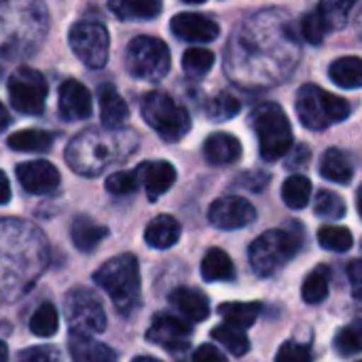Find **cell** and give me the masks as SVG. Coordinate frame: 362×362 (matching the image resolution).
<instances>
[{
  "mask_svg": "<svg viewBox=\"0 0 362 362\" xmlns=\"http://www.w3.org/2000/svg\"><path fill=\"white\" fill-rule=\"evenodd\" d=\"M49 263V246L38 227L21 218H0V301L23 297Z\"/></svg>",
  "mask_w": 362,
  "mask_h": 362,
  "instance_id": "cell-1",
  "label": "cell"
},
{
  "mask_svg": "<svg viewBox=\"0 0 362 362\" xmlns=\"http://www.w3.org/2000/svg\"><path fill=\"white\" fill-rule=\"evenodd\" d=\"M136 144L138 138L132 129L89 127L70 140L66 146V161L76 174L91 178L125 161Z\"/></svg>",
  "mask_w": 362,
  "mask_h": 362,
  "instance_id": "cell-2",
  "label": "cell"
},
{
  "mask_svg": "<svg viewBox=\"0 0 362 362\" xmlns=\"http://www.w3.org/2000/svg\"><path fill=\"white\" fill-rule=\"evenodd\" d=\"M45 32L47 11L40 0L0 2V66L32 55Z\"/></svg>",
  "mask_w": 362,
  "mask_h": 362,
  "instance_id": "cell-3",
  "label": "cell"
},
{
  "mask_svg": "<svg viewBox=\"0 0 362 362\" xmlns=\"http://www.w3.org/2000/svg\"><path fill=\"white\" fill-rule=\"evenodd\" d=\"M95 284L108 293L115 308L127 316L140 301V267L138 259L129 252L108 259L95 274Z\"/></svg>",
  "mask_w": 362,
  "mask_h": 362,
  "instance_id": "cell-4",
  "label": "cell"
},
{
  "mask_svg": "<svg viewBox=\"0 0 362 362\" xmlns=\"http://www.w3.org/2000/svg\"><path fill=\"white\" fill-rule=\"evenodd\" d=\"M250 125L259 140V151L265 161H278L293 146V129L286 112L274 104L263 102L250 112Z\"/></svg>",
  "mask_w": 362,
  "mask_h": 362,
  "instance_id": "cell-5",
  "label": "cell"
},
{
  "mask_svg": "<svg viewBox=\"0 0 362 362\" xmlns=\"http://www.w3.org/2000/svg\"><path fill=\"white\" fill-rule=\"evenodd\" d=\"M295 106H297V115L301 123L308 129H316V132L327 129L335 123H341L350 115V104L344 98L329 93L312 83L303 85L297 91Z\"/></svg>",
  "mask_w": 362,
  "mask_h": 362,
  "instance_id": "cell-6",
  "label": "cell"
},
{
  "mask_svg": "<svg viewBox=\"0 0 362 362\" xmlns=\"http://www.w3.org/2000/svg\"><path fill=\"white\" fill-rule=\"evenodd\" d=\"M301 248V235L288 229H272L257 238L250 246L248 259L257 276L267 278L280 272Z\"/></svg>",
  "mask_w": 362,
  "mask_h": 362,
  "instance_id": "cell-7",
  "label": "cell"
},
{
  "mask_svg": "<svg viewBox=\"0 0 362 362\" xmlns=\"http://www.w3.org/2000/svg\"><path fill=\"white\" fill-rule=\"evenodd\" d=\"M142 119L165 140L178 142L191 129V117L185 106L163 91H151L142 98L140 104Z\"/></svg>",
  "mask_w": 362,
  "mask_h": 362,
  "instance_id": "cell-8",
  "label": "cell"
},
{
  "mask_svg": "<svg viewBox=\"0 0 362 362\" xmlns=\"http://www.w3.org/2000/svg\"><path fill=\"white\" fill-rule=\"evenodd\" d=\"M170 49L161 38L136 36L125 51V66L129 74L142 81H161L170 72Z\"/></svg>",
  "mask_w": 362,
  "mask_h": 362,
  "instance_id": "cell-9",
  "label": "cell"
},
{
  "mask_svg": "<svg viewBox=\"0 0 362 362\" xmlns=\"http://www.w3.org/2000/svg\"><path fill=\"white\" fill-rule=\"evenodd\" d=\"M66 320L72 333L98 335L106 329V314L93 291L85 286H74L64 297Z\"/></svg>",
  "mask_w": 362,
  "mask_h": 362,
  "instance_id": "cell-10",
  "label": "cell"
},
{
  "mask_svg": "<svg viewBox=\"0 0 362 362\" xmlns=\"http://www.w3.org/2000/svg\"><path fill=\"white\" fill-rule=\"evenodd\" d=\"M74 55L91 70H100L108 62L110 36L108 30L98 21H78L68 34Z\"/></svg>",
  "mask_w": 362,
  "mask_h": 362,
  "instance_id": "cell-11",
  "label": "cell"
},
{
  "mask_svg": "<svg viewBox=\"0 0 362 362\" xmlns=\"http://www.w3.org/2000/svg\"><path fill=\"white\" fill-rule=\"evenodd\" d=\"M8 98L17 112L40 115L47 100V81L34 68H17L8 78Z\"/></svg>",
  "mask_w": 362,
  "mask_h": 362,
  "instance_id": "cell-12",
  "label": "cell"
},
{
  "mask_svg": "<svg viewBox=\"0 0 362 362\" xmlns=\"http://www.w3.org/2000/svg\"><path fill=\"white\" fill-rule=\"evenodd\" d=\"M257 218V210L255 206L238 195H227L216 199L210 210H208V221L210 225H214L216 229H225V231H233V229H242L252 225Z\"/></svg>",
  "mask_w": 362,
  "mask_h": 362,
  "instance_id": "cell-13",
  "label": "cell"
},
{
  "mask_svg": "<svg viewBox=\"0 0 362 362\" xmlns=\"http://www.w3.org/2000/svg\"><path fill=\"white\" fill-rule=\"evenodd\" d=\"M146 339L170 352L185 350L191 344V327L172 314H157L146 331Z\"/></svg>",
  "mask_w": 362,
  "mask_h": 362,
  "instance_id": "cell-14",
  "label": "cell"
},
{
  "mask_svg": "<svg viewBox=\"0 0 362 362\" xmlns=\"http://www.w3.org/2000/svg\"><path fill=\"white\" fill-rule=\"evenodd\" d=\"M21 187L32 195H49L59 187V172L49 161H28L17 165Z\"/></svg>",
  "mask_w": 362,
  "mask_h": 362,
  "instance_id": "cell-15",
  "label": "cell"
},
{
  "mask_svg": "<svg viewBox=\"0 0 362 362\" xmlns=\"http://www.w3.org/2000/svg\"><path fill=\"white\" fill-rule=\"evenodd\" d=\"M170 28L180 40L187 42H210L221 34L218 23L202 13H178Z\"/></svg>",
  "mask_w": 362,
  "mask_h": 362,
  "instance_id": "cell-16",
  "label": "cell"
},
{
  "mask_svg": "<svg viewBox=\"0 0 362 362\" xmlns=\"http://www.w3.org/2000/svg\"><path fill=\"white\" fill-rule=\"evenodd\" d=\"M59 112L66 121H83L91 115V93L85 85L68 78L59 87Z\"/></svg>",
  "mask_w": 362,
  "mask_h": 362,
  "instance_id": "cell-17",
  "label": "cell"
},
{
  "mask_svg": "<svg viewBox=\"0 0 362 362\" xmlns=\"http://www.w3.org/2000/svg\"><path fill=\"white\" fill-rule=\"evenodd\" d=\"M136 172L140 176V182L146 189L148 199L161 197L176 182V170L168 161H146V163H140Z\"/></svg>",
  "mask_w": 362,
  "mask_h": 362,
  "instance_id": "cell-18",
  "label": "cell"
},
{
  "mask_svg": "<svg viewBox=\"0 0 362 362\" xmlns=\"http://www.w3.org/2000/svg\"><path fill=\"white\" fill-rule=\"evenodd\" d=\"M204 157L212 165H231L242 157V144L233 134L216 132L204 142Z\"/></svg>",
  "mask_w": 362,
  "mask_h": 362,
  "instance_id": "cell-19",
  "label": "cell"
},
{
  "mask_svg": "<svg viewBox=\"0 0 362 362\" xmlns=\"http://www.w3.org/2000/svg\"><path fill=\"white\" fill-rule=\"evenodd\" d=\"M68 350L72 362H117V354L112 348L83 333H70Z\"/></svg>",
  "mask_w": 362,
  "mask_h": 362,
  "instance_id": "cell-20",
  "label": "cell"
},
{
  "mask_svg": "<svg viewBox=\"0 0 362 362\" xmlns=\"http://www.w3.org/2000/svg\"><path fill=\"white\" fill-rule=\"evenodd\" d=\"M98 98H100V119H102V127L108 129H117L121 127L127 117H129V108L125 104V100L119 95V91L104 83L98 87Z\"/></svg>",
  "mask_w": 362,
  "mask_h": 362,
  "instance_id": "cell-21",
  "label": "cell"
},
{
  "mask_svg": "<svg viewBox=\"0 0 362 362\" xmlns=\"http://www.w3.org/2000/svg\"><path fill=\"white\" fill-rule=\"evenodd\" d=\"M144 240L151 248L157 250L172 248L180 240V223L170 214H159L146 225Z\"/></svg>",
  "mask_w": 362,
  "mask_h": 362,
  "instance_id": "cell-22",
  "label": "cell"
},
{
  "mask_svg": "<svg viewBox=\"0 0 362 362\" xmlns=\"http://www.w3.org/2000/svg\"><path fill=\"white\" fill-rule=\"evenodd\" d=\"M172 305L191 322H204L210 316V303L204 293L195 288H176L170 297Z\"/></svg>",
  "mask_w": 362,
  "mask_h": 362,
  "instance_id": "cell-23",
  "label": "cell"
},
{
  "mask_svg": "<svg viewBox=\"0 0 362 362\" xmlns=\"http://www.w3.org/2000/svg\"><path fill=\"white\" fill-rule=\"evenodd\" d=\"M108 235V229L93 223L89 216H76L72 227H70V238L76 250L81 252H93L95 246Z\"/></svg>",
  "mask_w": 362,
  "mask_h": 362,
  "instance_id": "cell-24",
  "label": "cell"
},
{
  "mask_svg": "<svg viewBox=\"0 0 362 362\" xmlns=\"http://www.w3.org/2000/svg\"><path fill=\"white\" fill-rule=\"evenodd\" d=\"M320 174L322 178L337 182V185H348L354 176V165L350 161V155L339 151V148H329L322 155L320 161Z\"/></svg>",
  "mask_w": 362,
  "mask_h": 362,
  "instance_id": "cell-25",
  "label": "cell"
},
{
  "mask_svg": "<svg viewBox=\"0 0 362 362\" xmlns=\"http://www.w3.org/2000/svg\"><path fill=\"white\" fill-rule=\"evenodd\" d=\"M108 8L125 21L153 19L161 13V0H108Z\"/></svg>",
  "mask_w": 362,
  "mask_h": 362,
  "instance_id": "cell-26",
  "label": "cell"
},
{
  "mask_svg": "<svg viewBox=\"0 0 362 362\" xmlns=\"http://www.w3.org/2000/svg\"><path fill=\"white\" fill-rule=\"evenodd\" d=\"M202 278L206 282H227L235 278L233 263L229 255L221 248H210L202 261Z\"/></svg>",
  "mask_w": 362,
  "mask_h": 362,
  "instance_id": "cell-27",
  "label": "cell"
},
{
  "mask_svg": "<svg viewBox=\"0 0 362 362\" xmlns=\"http://www.w3.org/2000/svg\"><path fill=\"white\" fill-rule=\"evenodd\" d=\"M329 76L344 89H358L362 87V59L354 55L335 59L329 68Z\"/></svg>",
  "mask_w": 362,
  "mask_h": 362,
  "instance_id": "cell-28",
  "label": "cell"
},
{
  "mask_svg": "<svg viewBox=\"0 0 362 362\" xmlns=\"http://www.w3.org/2000/svg\"><path fill=\"white\" fill-rule=\"evenodd\" d=\"M261 303L252 301V303H221L218 305V314L227 320V325L235 327V329H250L259 314H261Z\"/></svg>",
  "mask_w": 362,
  "mask_h": 362,
  "instance_id": "cell-29",
  "label": "cell"
},
{
  "mask_svg": "<svg viewBox=\"0 0 362 362\" xmlns=\"http://www.w3.org/2000/svg\"><path fill=\"white\" fill-rule=\"evenodd\" d=\"M11 148L21 151V153H45L53 144V136L45 129H21L8 136L6 142Z\"/></svg>",
  "mask_w": 362,
  "mask_h": 362,
  "instance_id": "cell-30",
  "label": "cell"
},
{
  "mask_svg": "<svg viewBox=\"0 0 362 362\" xmlns=\"http://www.w3.org/2000/svg\"><path fill=\"white\" fill-rule=\"evenodd\" d=\"M356 2L358 0H320L316 11L325 19L329 32H333V30H341L346 25V21H348L352 8L356 6Z\"/></svg>",
  "mask_w": 362,
  "mask_h": 362,
  "instance_id": "cell-31",
  "label": "cell"
},
{
  "mask_svg": "<svg viewBox=\"0 0 362 362\" xmlns=\"http://www.w3.org/2000/svg\"><path fill=\"white\" fill-rule=\"evenodd\" d=\"M310 197H312V182L301 176V174H295L291 178L284 180L282 185V199L288 208L293 210H301L310 204Z\"/></svg>",
  "mask_w": 362,
  "mask_h": 362,
  "instance_id": "cell-32",
  "label": "cell"
},
{
  "mask_svg": "<svg viewBox=\"0 0 362 362\" xmlns=\"http://www.w3.org/2000/svg\"><path fill=\"white\" fill-rule=\"evenodd\" d=\"M212 339L218 341L223 348H227L229 354L233 356H244L250 350V339L242 329H235L231 325H218L212 329Z\"/></svg>",
  "mask_w": 362,
  "mask_h": 362,
  "instance_id": "cell-33",
  "label": "cell"
},
{
  "mask_svg": "<svg viewBox=\"0 0 362 362\" xmlns=\"http://www.w3.org/2000/svg\"><path fill=\"white\" fill-rule=\"evenodd\" d=\"M59 329L57 310L51 303H40L30 318V331L36 337H53Z\"/></svg>",
  "mask_w": 362,
  "mask_h": 362,
  "instance_id": "cell-34",
  "label": "cell"
},
{
  "mask_svg": "<svg viewBox=\"0 0 362 362\" xmlns=\"http://www.w3.org/2000/svg\"><path fill=\"white\" fill-rule=\"evenodd\" d=\"M329 280H331V272L327 267L314 269L305 278V282H303V288H301L303 301L305 303H320V301H325L327 295H329Z\"/></svg>",
  "mask_w": 362,
  "mask_h": 362,
  "instance_id": "cell-35",
  "label": "cell"
},
{
  "mask_svg": "<svg viewBox=\"0 0 362 362\" xmlns=\"http://www.w3.org/2000/svg\"><path fill=\"white\" fill-rule=\"evenodd\" d=\"M212 66H214V53L208 49L193 47V49L185 51V55H182V68H185L187 76H191V78L206 76Z\"/></svg>",
  "mask_w": 362,
  "mask_h": 362,
  "instance_id": "cell-36",
  "label": "cell"
},
{
  "mask_svg": "<svg viewBox=\"0 0 362 362\" xmlns=\"http://www.w3.org/2000/svg\"><path fill=\"white\" fill-rule=\"evenodd\" d=\"M318 242L325 250H333V252H346L352 248L354 238L352 231L346 227H337V225H325L318 231Z\"/></svg>",
  "mask_w": 362,
  "mask_h": 362,
  "instance_id": "cell-37",
  "label": "cell"
},
{
  "mask_svg": "<svg viewBox=\"0 0 362 362\" xmlns=\"http://www.w3.org/2000/svg\"><path fill=\"white\" fill-rule=\"evenodd\" d=\"M314 210L318 216L322 218H329V221H337L341 216H346V202L333 193V191H320L316 195V202H314Z\"/></svg>",
  "mask_w": 362,
  "mask_h": 362,
  "instance_id": "cell-38",
  "label": "cell"
},
{
  "mask_svg": "<svg viewBox=\"0 0 362 362\" xmlns=\"http://www.w3.org/2000/svg\"><path fill=\"white\" fill-rule=\"evenodd\" d=\"M238 112H240V102H238V98H233L229 93H218L208 104V115L214 121H227V119L235 117Z\"/></svg>",
  "mask_w": 362,
  "mask_h": 362,
  "instance_id": "cell-39",
  "label": "cell"
},
{
  "mask_svg": "<svg viewBox=\"0 0 362 362\" xmlns=\"http://www.w3.org/2000/svg\"><path fill=\"white\" fill-rule=\"evenodd\" d=\"M140 187L138 172H115L106 178V191L112 195H129Z\"/></svg>",
  "mask_w": 362,
  "mask_h": 362,
  "instance_id": "cell-40",
  "label": "cell"
},
{
  "mask_svg": "<svg viewBox=\"0 0 362 362\" xmlns=\"http://www.w3.org/2000/svg\"><path fill=\"white\" fill-rule=\"evenodd\" d=\"M335 348L341 356H352L362 352V329L346 327L335 337Z\"/></svg>",
  "mask_w": 362,
  "mask_h": 362,
  "instance_id": "cell-41",
  "label": "cell"
},
{
  "mask_svg": "<svg viewBox=\"0 0 362 362\" xmlns=\"http://www.w3.org/2000/svg\"><path fill=\"white\" fill-rule=\"evenodd\" d=\"M301 32H303V36H305L308 42L320 45V42L325 40V36L329 34V28H327L325 19L320 17V13L314 11V13H308V15L303 17V21H301Z\"/></svg>",
  "mask_w": 362,
  "mask_h": 362,
  "instance_id": "cell-42",
  "label": "cell"
},
{
  "mask_svg": "<svg viewBox=\"0 0 362 362\" xmlns=\"http://www.w3.org/2000/svg\"><path fill=\"white\" fill-rule=\"evenodd\" d=\"M276 362H314V352L308 344L286 341L278 350Z\"/></svg>",
  "mask_w": 362,
  "mask_h": 362,
  "instance_id": "cell-43",
  "label": "cell"
},
{
  "mask_svg": "<svg viewBox=\"0 0 362 362\" xmlns=\"http://www.w3.org/2000/svg\"><path fill=\"white\" fill-rule=\"evenodd\" d=\"M17 362H57V352L51 348H30L17 356Z\"/></svg>",
  "mask_w": 362,
  "mask_h": 362,
  "instance_id": "cell-44",
  "label": "cell"
},
{
  "mask_svg": "<svg viewBox=\"0 0 362 362\" xmlns=\"http://www.w3.org/2000/svg\"><path fill=\"white\" fill-rule=\"evenodd\" d=\"M193 362H227V356L218 348L204 344L193 352Z\"/></svg>",
  "mask_w": 362,
  "mask_h": 362,
  "instance_id": "cell-45",
  "label": "cell"
},
{
  "mask_svg": "<svg viewBox=\"0 0 362 362\" xmlns=\"http://www.w3.org/2000/svg\"><path fill=\"white\" fill-rule=\"evenodd\" d=\"M348 278H350V286H352V295L356 299H362V259H356L350 263L348 267Z\"/></svg>",
  "mask_w": 362,
  "mask_h": 362,
  "instance_id": "cell-46",
  "label": "cell"
},
{
  "mask_svg": "<svg viewBox=\"0 0 362 362\" xmlns=\"http://www.w3.org/2000/svg\"><path fill=\"white\" fill-rule=\"evenodd\" d=\"M8 202H11V185H8L6 174L0 170V206H4Z\"/></svg>",
  "mask_w": 362,
  "mask_h": 362,
  "instance_id": "cell-47",
  "label": "cell"
},
{
  "mask_svg": "<svg viewBox=\"0 0 362 362\" xmlns=\"http://www.w3.org/2000/svg\"><path fill=\"white\" fill-rule=\"evenodd\" d=\"M308 157H310V153H308V146H299V155H295V157L288 161V165H293V163H295V165H299V163H303Z\"/></svg>",
  "mask_w": 362,
  "mask_h": 362,
  "instance_id": "cell-48",
  "label": "cell"
},
{
  "mask_svg": "<svg viewBox=\"0 0 362 362\" xmlns=\"http://www.w3.org/2000/svg\"><path fill=\"white\" fill-rule=\"evenodd\" d=\"M8 123H11V117H8L6 108L0 104V132H4V129L8 127Z\"/></svg>",
  "mask_w": 362,
  "mask_h": 362,
  "instance_id": "cell-49",
  "label": "cell"
},
{
  "mask_svg": "<svg viewBox=\"0 0 362 362\" xmlns=\"http://www.w3.org/2000/svg\"><path fill=\"white\" fill-rule=\"evenodd\" d=\"M0 362H8V348L4 341H0Z\"/></svg>",
  "mask_w": 362,
  "mask_h": 362,
  "instance_id": "cell-50",
  "label": "cell"
},
{
  "mask_svg": "<svg viewBox=\"0 0 362 362\" xmlns=\"http://www.w3.org/2000/svg\"><path fill=\"white\" fill-rule=\"evenodd\" d=\"M356 208H358V214H361L362 218V185L361 189H358V193H356Z\"/></svg>",
  "mask_w": 362,
  "mask_h": 362,
  "instance_id": "cell-51",
  "label": "cell"
},
{
  "mask_svg": "<svg viewBox=\"0 0 362 362\" xmlns=\"http://www.w3.org/2000/svg\"><path fill=\"white\" fill-rule=\"evenodd\" d=\"M132 362H161V361H157V358H151V356H138V358H134Z\"/></svg>",
  "mask_w": 362,
  "mask_h": 362,
  "instance_id": "cell-52",
  "label": "cell"
},
{
  "mask_svg": "<svg viewBox=\"0 0 362 362\" xmlns=\"http://www.w3.org/2000/svg\"><path fill=\"white\" fill-rule=\"evenodd\" d=\"M182 2H189V4H202V2H206V0H182Z\"/></svg>",
  "mask_w": 362,
  "mask_h": 362,
  "instance_id": "cell-53",
  "label": "cell"
},
{
  "mask_svg": "<svg viewBox=\"0 0 362 362\" xmlns=\"http://www.w3.org/2000/svg\"><path fill=\"white\" fill-rule=\"evenodd\" d=\"M358 362H362V361H358Z\"/></svg>",
  "mask_w": 362,
  "mask_h": 362,
  "instance_id": "cell-54",
  "label": "cell"
}]
</instances>
